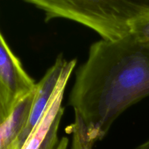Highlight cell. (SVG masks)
<instances>
[{"label": "cell", "instance_id": "7a4b0ae2", "mask_svg": "<svg viewBox=\"0 0 149 149\" xmlns=\"http://www.w3.org/2000/svg\"><path fill=\"white\" fill-rule=\"evenodd\" d=\"M45 13V21L65 18L87 26L103 39L116 41L130 35L131 24L146 1L27 0Z\"/></svg>", "mask_w": 149, "mask_h": 149}, {"label": "cell", "instance_id": "ba28073f", "mask_svg": "<svg viewBox=\"0 0 149 149\" xmlns=\"http://www.w3.org/2000/svg\"><path fill=\"white\" fill-rule=\"evenodd\" d=\"M20 100L15 97L8 87L0 79V127L9 119Z\"/></svg>", "mask_w": 149, "mask_h": 149}, {"label": "cell", "instance_id": "8992f818", "mask_svg": "<svg viewBox=\"0 0 149 149\" xmlns=\"http://www.w3.org/2000/svg\"><path fill=\"white\" fill-rule=\"evenodd\" d=\"M35 90L17 102L9 119L0 127V149H20L18 137L29 119Z\"/></svg>", "mask_w": 149, "mask_h": 149}, {"label": "cell", "instance_id": "5b68a950", "mask_svg": "<svg viewBox=\"0 0 149 149\" xmlns=\"http://www.w3.org/2000/svg\"><path fill=\"white\" fill-rule=\"evenodd\" d=\"M0 79L15 97L20 100L36 88L34 82L25 71L0 31Z\"/></svg>", "mask_w": 149, "mask_h": 149}, {"label": "cell", "instance_id": "3957f363", "mask_svg": "<svg viewBox=\"0 0 149 149\" xmlns=\"http://www.w3.org/2000/svg\"><path fill=\"white\" fill-rule=\"evenodd\" d=\"M77 64L73 63L65 70L47 107L21 149H67V138L60 139L58 130L63 114L62 106L64 92L68 79Z\"/></svg>", "mask_w": 149, "mask_h": 149}, {"label": "cell", "instance_id": "52a82bcc", "mask_svg": "<svg viewBox=\"0 0 149 149\" xmlns=\"http://www.w3.org/2000/svg\"><path fill=\"white\" fill-rule=\"evenodd\" d=\"M130 35L137 42L149 48V1L132 20Z\"/></svg>", "mask_w": 149, "mask_h": 149}, {"label": "cell", "instance_id": "9c48e42d", "mask_svg": "<svg viewBox=\"0 0 149 149\" xmlns=\"http://www.w3.org/2000/svg\"><path fill=\"white\" fill-rule=\"evenodd\" d=\"M134 149H149V139Z\"/></svg>", "mask_w": 149, "mask_h": 149}, {"label": "cell", "instance_id": "6da1fadb", "mask_svg": "<svg viewBox=\"0 0 149 149\" xmlns=\"http://www.w3.org/2000/svg\"><path fill=\"white\" fill-rule=\"evenodd\" d=\"M149 96V48L131 35L90 46L76 73L68 103L93 146L127 109Z\"/></svg>", "mask_w": 149, "mask_h": 149}, {"label": "cell", "instance_id": "277c9868", "mask_svg": "<svg viewBox=\"0 0 149 149\" xmlns=\"http://www.w3.org/2000/svg\"><path fill=\"white\" fill-rule=\"evenodd\" d=\"M74 59L67 61L62 54L58 55L53 65L47 71L42 79L36 83L33 104L26 126L18 137V146L22 148L36 124L45 113L65 70L73 63Z\"/></svg>", "mask_w": 149, "mask_h": 149}]
</instances>
